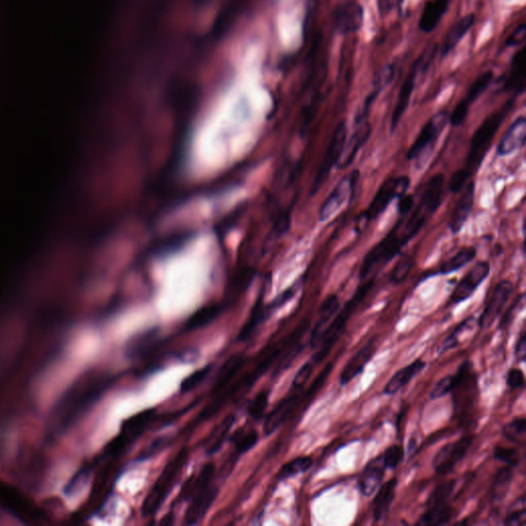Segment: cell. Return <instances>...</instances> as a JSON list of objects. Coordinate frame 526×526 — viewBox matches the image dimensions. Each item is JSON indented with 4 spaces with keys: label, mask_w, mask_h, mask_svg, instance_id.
I'll list each match as a JSON object with an SVG mask.
<instances>
[{
    "label": "cell",
    "mask_w": 526,
    "mask_h": 526,
    "mask_svg": "<svg viewBox=\"0 0 526 526\" xmlns=\"http://www.w3.org/2000/svg\"><path fill=\"white\" fill-rule=\"evenodd\" d=\"M217 495H218V488L210 485V486L196 495L193 499H191V504H189L186 513H185V525H197L198 521L207 514L212 504L214 503Z\"/></svg>",
    "instance_id": "2e32d148"
},
{
    "label": "cell",
    "mask_w": 526,
    "mask_h": 526,
    "mask_svg": "<svg viewBox=\"0 0 526 526\" xmlns=\"http://www.w3.org/2000/svg\"><path fill=\"white\" fill-rule=\"evenodd\" d=\"M472 321H473V318L467 319V320L463 321L461 324L459 325V327H456V330H454V331L452 332L445 340H444L441 349H440V353H445V351L452 350V349L458 346L459 335H460L463 330L469 328L470 325L472 324Z\"/></svg>",
    "instance_id": "681fc988"
},
{
    "label": "cell",
    "mask_w": 526,
    "mask_h": 526,
    "mask_svg": "<svg viewBox=\"0 0 526 526\" xmlns=\"http://www.w3.org/2000/svg\"><path fill=\"white\" fill-rule=\"evenodd\" d=\"M364 10L358 2H344L335 8L333 23L336 30L342 34L356 33L363 26Z\"/></svg>",
    "instance_id": "4fadbf2b"
},
{
    "label": "cell",
    "mask_w": 526,
    "mask_h": 526,
    "mask_svg": "<svg viewBox=\"0 0 526 526\" xmlns=\"http://www.w3.org/2000/svg\"><path fill=\"white\" fill-rule=\"evenodd\" d=\"M454 385H456V374L446 375L436 383L434 389L431 392V398L439 399L452 393Z\"/></svg>",
    "instance_id": "c3c4849f"
},
{
    "label": "cell",
    "mask_w": 526,
    "mask_h": 526,
    "mask_svg": "<svg viewBox=\"0 0 526 526\" xmlns=\"http://www.w3.org/2000/svg\"><path fill=\"white\" fill-rule=\"evenodd\" d=\"M514 99L507 101L503 106L495 110V112L487 116L479 128L475 131L470 143L469 154L467 157V169L471 173H474L481 165L485 155L491 146L493 138L497 135V131L514 107Z\"/></svg>",
    "instance_id": "6da1fadb"
},
{
    "label": "cell",
    "mask_w": 526,
    "mask_h": 526,
    "mask_svg": "<svg viewBox=\"0 0 526 526\" xmlns=\"http://www.w3.org/2000/svg\"><path fill=\"white\" fill-rule=\"evenodd\" d=\"M489 271H491V265L488 262L476 263L452 291L450 301L456 305L469 299L477 290L478 287L481 285L482 282L488 277Z\"/></svg>",
    "instance_id": "7c38bea8"
},
{
    "label": "cell",
    "mask_w": 526,
    "mask_h": 526,
    "mask_svg": "<svg viewBox=\"0 0 526 526\" xmlns=\"http://www.w3.org/2000/svg\"><path fill=\"white\" fill-rule=\"evenodd\" d=\"M234 422H236V420H234V415H228V417L224 418L219 427H217L213 437H211L210 441H209L208 449H207L208 454H216L219 449H221L224 442L226 441L228 435H230V429L234 426Z\"/></svg>",
    "instance_id": "e575fe53"
},
{
    "label": "cell",
    "mask_w": 526,
    "mask_h": 526,
    "mask_svg": "<svg viewBox=\"0 0 526 526\" xmlns=\"http://www.w3.org/2000/svg\"><path fill=\"white\" fill-rule=\"evenodd\" d=\"M154 409L141 411V413L129 418L122 424V432L129 435L134 440L137 439L150 426V422L154 420Z\"/></svg>",
    "instance_id": "1f68e13d"
},
{
    "label": "cell",
    "mask_w": 526,
    "mask_h": 526,
    "mask_svg": "<svg viewBox=\"0 0 526 526\" xmlns=\"http://www.w3.org/2000/svg\"><path fill=\"white\" fill-rule=\"evenodd\" d=\"M407 243L394 225L391 232L379 241L366 254L360 267V280L364 281L373 269L379 264H385L396 257Z\"/></svg>",
    "instance_id": "8992f818"
},
{
    "label": "cell",
    "mask_w": 526,
    "mask_h": 526,
    "mask_svg": "<svg viewBox=\"0 0 526 526\" xmlns=\"http://www.w3.org/2000/svg\"><path fill=\"white\" fill-rule=\"evenodd\" d=\"M258 437L256 431H251L249 433H244V431L239 430L236 432V436H232V441L236 444V450L238 454H246L250 449L257 444Z\"/></svg>",
    "instance_id": "b9f144b4"
},
{
    "label": "cell",
    "mask_w": 526,
    "mask_h": 526,
    "mask_svg": "<svg viewBox=\"0 0 526 526\" xmlns=\"http://www.w3.org/2000/svg\"><path fill=\"white\" fill-rule=\"evenodd\" d=\"M346 122L342 120L332 134L328 148L323 159L322 165L312 183V193H316L328 178L334 166L337 165L346 142Z\"/></svg>",
    "instance_id": "9c48e42d"
},
{
    "label": "cell",
    "mask_w": 526,
    "mask_h": 526,
    "mask_svg": "<svg viewBox=\"0 0 526 526\" xmlns=\"http://www.w3.org/2000/svg\"><path fill=\"white\" fill-rule=\"evenodd\" d=\"M474 197H475V185H474V182H471L465 187L461 198H459L458 202L454 206V212H452L449 222V228L452 234H458L463 230V225L471 214L474 205Z\"/></svg>",
    "instance_id": "d6986e66"
},
{
    "label": "cell",
    "mask_w": 526,
    "mask_h": 526,
    "mask_svg": "<svg viewBox=\"0 0 526 526\" xmlns=\"http://www.w3.org/2000/svg\"><path fill=\"white\" fill-rule=\"evenodd\" d=\"M385 468L381 456L366 465L359 479V488L362 495L370 497L381 486L385 476Z\"/></svg>",
    "instance_id": "603a6c76"
},
{
    "label": "cell",
    "mask_w": 526,
    "mask_h": 526,
    "mask_svg": "<svg viewBox=\"0 0 526 526\" xmlns=\"http://www.w3.org/2000/svg\"><path fill=\"white\" fill-rule=\"evenodd\" d=\"M526 38L525 24L519 25L506 40L507 47H514L525 42Z\"/></svg>",
    "instance_id": "6f0895ef"
},
{
    "label": "cell",
    "mask_w": 526,
    "mask_h": 526,
    "mask_svg": "<svg viewBox=\"0 0 526 526\" xmlns=\"http://www.w3.org/2000/svg\"><path fill=\"white\" fill-rule=\"evenodd\" d=\"M397 484H398V480L393 478L378 487V491L375 495L372 504L373 517L375 521H383L389 514L394 495H396Z\"/></svg>",
    "instance_id": "d4e9b609"
},
{
    "label": "cell",
    "mask_w": 526,
    "mask_h": 526,
    "mask_svg": "<svg viewBox=\"0 0 526 526\" xmlns=\"http://www.w3.org/2000/svg\"><path fill=\"white\" fill-rule=\"evenodd\" d=\"M376 350V338H373L363 349L353 355L348 364L344 366L342 374H340V383L342 385H348L357 375L363 372L364 368L374 356Z\"/></svg>",
    "instance_id": "e0dca14e"
},
{
    "label": "cell",
    "mask_w": 526,
    "mask_h": 526,
    "mask_svg": "<svg viewBox=\"0 0 526 526\" xmlns=\"http://www.w3.org/2000/svg\"><path fill=\"white\" fill-rule=\"evenodd\" d=\"M269 393L267 391H262L260 394H256L255 398L252 400L248 413L250 417L253 420H258L263 417L269 405Z\"/></svg>",
    "instance_id": "ee69618b"
},
{
    "label": "cell",
    "mask_w": 526,
    "mask_h": 526,
    "mask_svg": "<svg viewBox=\"0 0 526 526\" xmlns=\"http://www.w3.org/2000/svg\"><path fill=\"white\" fill-rule=\"evenodd\" d=\"M471 175V172H470L467 168L454 172V173L452 174V176L450 177L449 183H448L449 191H452V193H460L461 191H463L465 183L468 182V180H469Z\"/></svg>",
    "instance_id": "f907efd6"
},
{
    "label": "cell",
    "mask_w": 526,
    "mask_h": 526,
    "mask_svg": "<svg viewBox=\"0 0 526 526\" xmlns=\"http://www.w3.org/2000/svg\"><path fill=\"white\" fill-rule=\"evenodd\" d=\"M404 459V449L400 445H392L381 456L385 469H396Z\"/></svg>",
    "instance_id": "bcb514c9"
},
{
    "label": "cell",
    "mask_w": 526,
    "mask_h": 526,
    "mask_svg": "<svg viewBox=\"0 0 526 526\" xmlns=\"http://www.w3.org/2000/svg\"><path fill=\"white\" fill-rule=\"evenodd\" d=\"M169 443V438H159L154 440L145 450H143L141 454V459H148L157 454L159 450L164 449Z\"/></svg>",
    "instance_id": "680465c9"
},
{
    "label": "cell",
    "mask_w": 526,
    "mask_h": 526,
    "mask_svg": "<svg viewBox=\"0 0 526 526\" xmlns=\"http://www.w3.org/2000/svg\"><path fill=\"white\" fill-rule=\"evenodd\" d=\"M298 402V396L292 394L283 399L265 418L264 424H263V432L266 436L273 434L283 424L287 417L292 413L294 407Z\"/></svg>",
    "instance_id": "cb8c5ba5"
},
{
    "label": "cell",
    "mask_w": 526,
    "mask_h": 526,
    "mask_svg": "<svg viewBox=\"0 0 526 526\" xmlns=\"http://www.w3.org/2000/svg\"><path fill=\"white\" fill-rule=\"evenodd\" d=\"M394 77V67L389 65L383 68V70L377 75L374 81V90L381 92L390 83Z\"/></svg>",
    "instance_id": "db71d44e"
},
{
    "label": "cell",
    "mask_w": 526,
    "mask_h": 526,
    "mask_svg": "<svg viewBox=\"0 0 526 526\" xmlns=\"http://www.w3.org/2000/svg\"><path fill=\"white\" fill-rule=\"evenodd\" d=\"M211 372V366H207V367L198 369L197 372H193V374L189 375V377L184 379L181 383V391L183 393H189V392L193 391L197 389L198 385L208 377L209 373Z\"/></svg>",
    "instance_id": "f6af8a7d"
},
{
    "label": "cell",
    "mask_w": 526,
    "mask_h": 526,
    "mask_svg": "<svg viewBox=\"0 0 526 526\" xmlns=\"http://www.w3.org/2000/svg\"><path fill=\"white\" fill-rule=\"evenodd\" d=\"M312 458H310V456H299V458L294 459V460L285 463L282 467V469L280 470L278 477L280 479H287V478L293 477V476L297 475V474L308 471L312 467Z\"/></svg>",
    "instance_id": "8d00e7d4"
},
{
    "label": "cell",
    "mask_w": 526,
    "mask_h": 526,
    "mask_svg": "<svg viewBox=\"0 0 526 526\" xmlns=\"http://www.w3.org/2000/svg\"><path fill=\"white\" fill-rule=\"evenodd\" d=\"M332 368H333V363L327 364L326 367H325L324 369H323V372L319 374V376L314 379V383H312V385H310V390L308 391V398H312V396H314V394L318 393L319 390L323 387L325 381L328 378L329 374L332 372Z\"/></svg>",
    "instance_id": "f5cc1de1"
},
{
    "label": "cell",
    "mask_w": 526,
    "mask_h": 526,
    "mask_svg": "<svg viewBox=\"0 0 526 526\" xmlns=\"http://www.w3.org/2000/svg\"><path fill=\"white\" fill-rule=\"evenodd\" d=\"M454 411L460 417H467L473 413L478 397L477 377L471 363L461 364L456 374V385L452 392Z\"/></svg>",
    "instance_id": "277c9868"
},
{
    "label": "cell",
    "mask_w": 526,
    "mask_h": 526,
    "mask_svg": "<svg viewBox=\"0 0 526 526\" xmlns=\"http://www.w3.org/2000/svg\"><path fill=\"white\" fill-rule=\"evenodd\" d=\"M448 115L446 111H440L429 120L420 133L418 134L411 150H408L409 161H415L418 169H422L427 159L434 150L435 144L438 141L440 135L447 124Z\"/></svg>",
    "instance_id": "5b68a950"
},
{
    "label": "cell",
    "mask_w": 526,
    "mask_h": 526,
    "mask_svg": "<svg viewBox=\"0 0 526 526\" xmlns=\"http://www.w3.org/2000/svg\"><path fill=\"white\" fill-rule=\"evenodd\" d=\"M493 79V73L491 71H486V72L482 73L470 87L468 90L467 95L465 98L463 99V102L471 106L478 98L488 88L491 86V81Z\"/></svg>",
    "instance_id": "d590c367"
},
{
    "label": "cell",
    "mask_w": 526,
    "mask_h": 526,
    "mask_svg": "<svg viewBox=\"0 0 526 526\" xmlns=\"http://www.w3.org/2000/svg\"><path fill=\"white\" fill-rule=\"evenodd\" d=\"M475 16L473 14L467 15L461 18L458 22L454 24L449 30L443 40V45L441 49L442 57L447 56L450 51L456 49V45L460 44L461 40L465 38V34L472 29L475 24Z\"/></svg>",
    "instance_id": "4316f807"
},
{
    "label": "cell",
    "mask_w": 526,
    "mask_h": 526,
    "mask_svg": "<svg viewBox=\"0 0 526 526\" xmlns=\"http://www.w3.org/2000/svg\"><path fill=\"white\" fill-rule=\"evenodd\" d=\"M413 266V260L409 256H404L394 264L390 278L394 284H400L406 280Z\"/></svg>",
    "instance_id": "7bdbcfd3"
},
{
    "label": "cell",
    "mask_w": 526,
    "mask_h": 526,
    "mask_svg": "<svg viewBox=\"0 0 526 526\" xmlns=\"http://www.w3.org/2000/svg\"><path fill=\"white\" fill-rule=\"evenodd\" d=\"M314 362L310 360V361L307 362V363L298 370V372L295 375L294 381H293L292 383L294 389H301V388H303V385L307 383V381L310 379V375H312V370H314Z\"/></svg>",
    "instance_id": "816d5d0a"
},
{
    "label": "cell",
    "mask_w": 526,
    "mask_h": 526,
    "mask_svg": "<svg viewBox=\"0 0 526 526\" xmlns=\"http://www.w3.org/2000/svg\"><path fill=\"white\" fill-rule=\"evenodd\" d=\"M469 109L470 106H468L463 101H460L450 116V124L454 127L461 126L467 118Z\"/></svg>",
    "instance_id": "11a10c76"
},
{
    "label": "cell",
    "mask_w": 526,
    "mask_h": 526,
    "mask_svg": "<svg viewBox=\"0 0 526 526\" xmlns=\"http://www.w3.org/2000/svg\"><path fill=\"white\" fill-rule=\"evenodd\" d=\"M373 286V281H368L367 283L363 284L356 290L355 294L353 297L346 303L344 308L338 312L337 316L333 319L331 323L323 332L322 336H321L320 344L318 346V351L316 355L312 357V361L314 362V365L320 363L321 361L327 357V355L331 351L332 349L335 346L336 342L342 338L346 332V324L350 320L351 314H353L357 308L359 307L360 303L363 301V299L367 296L368 293L370 292Z\"/></svg>",
    "instance_id": "7a4b0ae2"
},
{
    "label": "cell",
    "mask_w": 526,
    "mask_h": 526,
    "mask_svg": "<svg viewBox=\"0 0 526 526\" xmlns=\"http://www.w3.org/2000/svg\"><path fill=\"white\" fill-rule=\"evenodd\" d=\"M525 373L521 372L520 369L513 368V369H511L508 372V375H507V385L510 389L515 390L523 388L525 385Z\"/></svg>",
    "instance_id": "9f6ffc18"
},
{
    "label": "cell",
    "mask_w": 526,
    "mask_h": 526,
    "mask_svg": "<svg viewBox=\"0 0 526 526\" xmlns=\"http://www.w3.org/2000/svg\"><path fill=\"white\" fill-rule=\"evenodd\" d=\"M472 436H463L461 438L446 444L437 452L433 460V469L438 475H445L454 469L456 465L467 456L468 452L473 444Z\"/></svg>",
    "instance_id": "8fae6325"
},
{
    "label": "cell",
    "mask_w": 526,
    "mask_h": 526,
    "mask_svg": "<svg viewBox=\"0 0 526 526\" xmlns=\"http://www.w3.org/2000/svg\"><path fill=\"white\" fill-rule=\"evenodd\" d=\"M245 364V358L241 355H234L228 358L223 365L220 368L217 373L216 379H215L214 385H213V392H219L228 387L230 381L238 374L241 368Z\"/></svg>",
    "instance_id": "f546056e"
},
{
    "label": "cell",
    "mask_w": 526,
    "mask_h": 526,
    "mask_svg": "<svg viewBox=\"0 0 526 526\" xmlns=\"http://www.w3.org/2000/svg\"><path fill=\"white\" fill-rule=\"evenodd\" d=\"M452 516V509L448 503H438L427 506L426 512L422 515L417 525H443L449 523Z\"/></svg>",
    "instance_id": "4dcf8cb0"
},
{
    "label": "cell",
    "mask_w": 526,
    "mask_h": 526,
    "mask_svg": "<svg viewBox=\"0 0 526 526\" xmlns=\"http://www.w3.org/2000/svg\"><path fill=\"white\" fill-rule=\"evenodd\" d=\"M504 525L510 526H526L525 495H521L509 509Z\"/></svg>",
    "instance_id": "74e56055"
},
{
    "label": "cell",
    "mask_w": 526,
    "mask_h": 526,
    "mask_svg": "<svg viewBox=\"0 0 526 526\" xmlns=\"http://www.w3.org/2000/svg\"><path fill=\"white\" fill-rule=\"evenodd\" d=\"M504 436L515 443H523L526 434V420L525 417L514 418L503 429Z\"/></svg>",
    "instance_id": "f35d334b"
},
{
    "label": "cell",
    "mask_w": 526,
    "mask_h": 526,
    "mask_svg": "<svg viewBox=\"0 0 526 526\" xmlns=\"http://www.w3.org/2000/svg\"><path fill=\"white\" fill-rule=\"evenodd\" d=\"M215 473V467L213 463H207L200 470L197 476L189 478L181 489L180 497L183 500H191L200 491L210 486L213 476Z\"/></svg>",
    "instance_id": "f1b7e54d"
},
{
    "label": "cell",
    "mask_w": 526,
    "mask_h": 526,
    "mask_svg": "<svg viewBox=\"0 0 526 526\" xmlns=\"http://www.w3.org/2000/svg\"><path fill=\"white\" fill-rule=\"evenodd\" d=\"M413 196L405 195V193L404 195L401 196L400 200H399L398 202V211L401 215L405 216V215L409 214V213H411V209H413Z\"/></svg>",
    "instance_id": "91938a15"
},
{
    "label": "cell",
    "mask_w": 526,
    "mask_h": 526,
    "mask_svg": "<svg viewBox=\"0 0 526 526\" xmlns=\"http://www.w3.org/2000/svg\"><path fill=\"white\" fill-rule=\"evenodd\" d=\"M450 0H428L424 4L418 27L424 33H431L438 27L444 15L447 12Z\"/></svg>",
    "instance_id": "7402d4cb"
},
{
    "label": "cell",
    "mask_w": 526,
    "mask_h": 526,
    "mask_svg": "<svg viewBox=\"0 0 526 526\" xmlns=\"http://www.w3.org/2000/svg\"><path fill=\"white\" fill-rule=\"evenodd\" d=\"M338 308H340V298H338L337 295H329L323 301L320 312H319L318 320H317L316 324L312 330V334H310V346L312 349H318L321 336L328 326L330 321L335 316Z\"/></svg>",
    "instance_id": "44dd1931"
},
{
    "label": "cell",
    "mask_w": 526,
    "mask_h": 526,
    "mask_svg": "<svg viewBox=\"0 0 526 526\" xmlns=\"http://www.w3.org/2000/svg\"><path fill=\"white\" fill-rule=\"evenodd\" d=\"M444 180H445V177L443 174H436V175L431 177L430 180L428 181L426 187H424L420 205L424 207L431 215L434 214L441 205L442 198H443Z\"/></svg>",
    "instance_id": "484cf974"
},
{
    "label": "cell",
    "mask_w": 526,
    "mask_h": 526,
    "mask_svg": "<svg viewBox=\"0 0 526 526\" xmlns=\"http://www.w3.org/2000/svg\"><path fill=\"white\" fill-rule=\"evenodd\" d=\"M359 177V171H353L350 175L344 176V178L340 181L321 207L320 221H328L346 204V200H349V202L353 200Z\"/></svg>",
    "instance_id": "30bf717a"
},
{
    "label": "cell",
    "mask_w": 526,
    "mask_h": 526,
    "mask_svg": "<svg viewBox=\"0 0 526 526\" xmlns=\"http://www.w3.org/2000/svg\"><path fill=\"white\" fill-rule=\"evenodd\" d=\"M424 367H426V363L422 360L417 359L411 365L399 370L385 385L383 393L389 396L398 393L401 389L406 387L418 373L422 372Z\"/></svg>",
    "instance_id": "83f0119b"
},
{
    "label": "cell",
    "mask_w": 526,
    "mask_h": 526,
    "mask_svg": "<svg viewBox=\"0 0 526 526\" xmlns=\"http://www.w3.org/2000/svg\"><path fill=\"white\" fill-rule=\"evenodd\" d=\"M513 480V468L507 467L501 468L497 470L493 479V499L495 503H501L504 501V497L508 495L509 489L511 487V483Z\"/></svg>",
    "instance_id": "d6a6232c"
},
{
    "label": "cell",
    "mask_w": 526,
    "mask_h": 526,
    "mask_svg": "<svg viewBox=\"0 0 526 526\" xmlns=\"http://www.w3.org/2000/svg\"><path fill=\"white\" fill-rule=\"evenodd\" d=\"M456 487H458V480H450V481L439 485V486L431 493L430 497H429L428 502H427V506L433 504L448 503L450 497L454 495Z\"/></svg>",
    "instance_id": "ab89813d"
},
{
    "label": "cell",
    "mask_w": 526,
    "mask_h": 526,
    "mask_svg": "<svg viewBox=\"0 0 526 526\" xmlns=\"http://www.w3.org/2000/svg\"><path fill=\"white\" fill-rule=\"evenodd\" d=\"M187 456H189V452L186 448H183L173 460L167 463L159 475V479L155 481L154 487L150 489L148 497L144 500L143 506H142L144 517L154 516L157 512L159 507L167 497L168 493L173 487L179 474L182 471V468L186 463Z\"/></svg>",
    "instance_id": "3957f363"
},
{
    "label": "cell",
    "mask_w": 526,
    "mask_h": 526,
    "mask_svg": "<svg viewBox=\"0 0 526 526\" xmlns=\"http://www.w3.org/2000/svg\"><path fill=\"white\" fill-rule=\"evenodd\" d=\"M218 314V308L215 307L202 308L193 314L186 323V329L196 330L210 324Z\"/></svg>",
    "instance_id": "60d3db41"
},
{
    "label": "cell",
    "mask_w": 526,
    "mask_h": 526,
    "mask_svg": "<svg viewBox=\"0 0 526 526\" xmlns=\"http://www.w3.org/2000/svg\"><path fill=\"white\" fill-rule=\"evenodd\" d=\"M437 45H433L430 47H427L422 55L418 57L417 61L413 65V68L409 71L408 75L405 79L400 93H399L398 100H397L396 106H394L393 115H392V131L396 130L400 122L401 118L404 115L409 102H411V96L415 90V81H417L418 73L426 70L430 66L431 62L435 57V53L437 51Z\"/></svg>",
    "instance_id": "ba28073f"
},
{
    "label": "cell",
    "mask_w": 526,
    "mask_h": 526,
    "mask_svg": "<svg viewBox=\"0 0 526 526\" xmlns=\"http://www.w3.org/2000/svg\"><path fill=\"white\" fill-rule=\"evenodd\" d=\"M513 290H514V287L508 280H503L495 287L493 294L479 318V326L482 329L488 328L497 320L504 305L508 303Z\"/></svg>",
    "instance_id": "5bb4252c"
},
{
    "label": "cell",
    "mask_w": 526,
    "mask_h": 526,
    "mask_svg": "<svg viewBox=\"0 0 526 526\" xmlns=\"http://www.w3.org/2000/svg\"><path fill=\"white\" fill-rule=\"evenodd\" d=\"M477 251L474 247H465L460 250L456 255L452 256L450 260L443 263L440 266L439 273L441 275H448V273H454L459 271L461 267L467 265L475 258Z\"/></svg>",
    "instance_id": "836d02e7"
},
{
    "label": "cell",
    "mask_w": 526,
    "mask_h": 526,
    "mask_svg": "<svg viewBox=\"0 0 526 526\" xmlns=\"http://www.w3.org/2000/svg\"><path fill=\"white\" fill-rule=\"evenodd\" d=\"M495 458L502 463H506L509 467L515 468L520 463V454L515 448L503 447V446H497L495 448Z\"/></svg>",
    "instance_id": "7dc6e473"
},
{
    "label": "cell",
    "mask_w": 526,
    "mask_h": 526,
    "mask_svg": "<svg viewBox=\"0 0 526 526\" xmlns=\"http://www.w3.org/2000/svg\"><path fill=\"white\" fill-rule=\"evenodd\" d=\"M385 1H387L388 3H391L392 0H385Z\"/></svg>",
    "instance_id": "6125c7cd"
},
{
    "label": "cell",
    "mask_w": 526,
    "mask_h": 526,
    "mask_svg": "<svg viewBox=\"0 0 526 526\" xmlns=\"http://www.w3.org/2000/svg\"><path fill=\"white\" fill-rule=\"evenodd\" d=\"M526 87V49H519L511 62L510 74L504 83V90L521 95L525 93Z\"/></svg>",
    "instance_id": "ffe728a7"
},
{
    "label": "cell",
    "mask_w": 526,
    "mask_h": 526,
    "mask_svg": "<svg viewBox=\"0 0 526 526\" xmlns=\"http://www.w3.org/2000/svg\"><path fill=\"white\" fill-rule=\"evenodd\" d=\"M372 125L365 120L361 124L356 125V130L351 135L348 143L346 142L342 157L337 163L338 169L342 170L351 165L355 157H357L359 150L363 148L364 144L368 141L372 135Z\"/></svg>",
    "instance_id": "9a60e30c"
},
{
    "label": "cell",
    "mask_w": 526,
    "mask_h": 526,
    "mask_svg": "<svg viewBox=\"0 0 526 526\" xmlns=\"http://www.w3.org/2000/svg\"><path fill=\"white\" fill-rule=\"evenodd\" d=\"M526 120L525 116L516 118L504 134L497 146V154L501 157L513 154L525 145Z\"/></svg>",
    "instance_id": "ac0fdd59"
},
{
    "label": "cell",
    "mask_w": 526,
    "mask_h": 526,
    "mask_svg": "<svg viewBox=\"0 0 526 526\" xmlns=\"http://www.w3.org/2000/svg\"><path fill=\"white\" fill-rule=\"evenodd\" d=\"M411 184V179L407 176L391 177L387 179L377 191L369 206L360 217V224L368 223L381 216L394 198L406 193Z\"/></svg>",
    "instance_id": "52a82bcc"
},
{
    "label": "cell",
    "mask_w": 526,
    "mask_h": 526,
    "mask_svg": "<svg viewBox=\"0 0 526 526\" xmlns=\"http://www.w3.org/2000/svg\"><path fill=\"white\" fill-rule=\"evenodd\" d=\"M526 355V335L525 330L519 336L518 342H517L516 348H515V356H516L517 360L520 362H525Z\"/></svg>",
    "instance_id": "94428289"
}]
</instances>
